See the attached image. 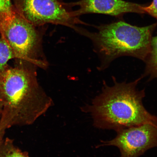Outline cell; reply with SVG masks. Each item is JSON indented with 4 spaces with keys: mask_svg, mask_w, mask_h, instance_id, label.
<instances>
[{
    "mask_svg": "<svg viewBox=\"0 0 157 157\" xmlns=\"http://www.w3.org/2000/svg\"><path fill=\"white\" fill-rule=\"evenodd\" d=\"M44 26L37 27L19 14L14 6L11 16L0 20V33L17 59L46 69L48 63L42 48Z\"/></svg>",
    "mask_w": 157,
    "mask_h": 157,
    "instance_id": "cell-4",
    "label": "cell"
},
{
    "mask_svg": "<svg viewBox=\"0 0 157 157\" xmlns=\"http://www.w3.org/2000/svg\"><path fill=\"white\" fill-rule=\"evenodd\" d=\"M2 101L1 95H0V109H1L2 108Z\"/></svg>",
    "mask_w": 157,
    "mask_h": 157,
    "instance_id": "cell-14",
    "label": "cell"
},
{
    "mask_svg": "<svg viewBox=\"0 0 157 157\" xmlns=\"http://www.w3.org/2000/svg\"><path fill=\"white\" fill-rule=\"evenodd\" d=\"M20 60L0 72V95L3 107L1 122L6 128L29 124L44 113L52 101L39 84L37 66Z\"/></svg>",
    "mask_w": 157,
    "mask_h": 157,
    "instance_id": "cell-1",
    "label": "cell"
},
{
    "mask_svg": "<svg viewBox=\"0 0 157 157\" xmlns=\"http://www.w3.org/2000/svg\"><path fill=\"white\" fill-rule=\"evenodd\" d=\"M143 9L145 13H148L157 20V0H153L150 5L143 7Z\"/></svg>",
    "mask_w": 157,
    "mask_h": 157,
    "instance_id": "cell-12",
    "label": "cell"
},
{
    "mask_svg": "<svg viewBox=\"0 0 157 157\" xmlns=\"http://www.w3.org/2000/svg\"><path fill=\"white\" fill-rule=\"evenodd\" d=\"M17 58L16 55L5 39L0 38V72L7 67V63L11 59Z\"/></svg>",
    "mask_w": 157,
    "mask_h": 157,
    "instance_id": "cell-9",
    "label": "cell"
},
{
    "mask_svg": "<svg viewBox=\"0 0 157 157\" xmlns=\"http://www.w3.org/2000/svg\"><path fill=\"white\" fill-rule=\"evenodd\" d=\"M5 128L1 124H0V143L1 142V137Z\"/></svg>",
    "mask_w": 157,
    "mask_h": 157,
    "instance_id": "cell-13",
    "label": "cell"
},
{
    "mask_svg": "<svg viewBox=\"0 0 157 157\" xmlns=\"http://www.w3.org/2000/svg\"><path fill=\"white\" fill-rule=\"evenodd\" d=\"M156 25L155 23L139 27L119 21L96 27V32L81 28L78 33L93 42L101 58L100 69L103 70L121 56H132L144 62L150 52L152 35Z\"/></svg>",
    "mask_w": 157,
    "mask_h": 157,
    "instance_id": "cell-3",
    "label": "cell"
},
{
    "mask_svg": "<svg viewBox=\"0 0 157 157\" xmlns=\"http://www.w3.org/2000/svg\"><path fill=\"white\" fill-rule=\"evenodd\" d=\"M68 4L71 8L78 7V9L72 12L74 16L76 17L92 13L115 17L129 13H145L143 9L144 6L123 0H80Z\"/></svg>",
    "mask_w": 157,
    "mask_h": 157,
    "instance_id": "cell-7",
    "label": "cell"
},
{
    "mask_svg": "<svg viewBox=\"0 0 157 157\" xmlns=\"http://www.w3.org/2000/svg\"><path fill=\"white\" fill-rule=\"evenodd\" d=\"M13 8L10 0H0V20L10 17Z\"/></svg>",
    "mask_w": 157,
    "mask_h": 157,
    "instance_id": "cell-11",
    "label": "cell"
},
{
    "mask_svg": "<svg viewBox=\"0 0 157 157\" xmlns=\"http://www.w3.org/2000/svg\"><path fill=\"white\" fill-rule=\"evenodd\" d=\"M142 78L128 83H119L113 76L111 86L104 82L101 93L90 108L96 127L117 132L143 124L157 123V116L149 113L143 105L144 89H137Z\"/></svg>",
    "mask_w": 157,
    "mask_h": 157,
    "instance_id": "cell-2",
    "label": "cell"
},
{
    "mask_svg": "<svg viewBox=\"0 0 157 157\" xmlns=\"http://www.w3.org/2000/svg\"><path fill=\"white\" fill-rule=\"evenodd\" d=\"M115 138L101 141V146L119 149V157H139L151 148L157 147V123H148L117 131Z\"/></svg>",
    "mask_w": 157,
    "mask_h": 157,
    "instance_id": "cell-6",
    "label": "cell"
},
{
    "mask_svg": "<svg viewBox=\"0 0 157 157\" xmlns=\"http://www.w3.org/2000/svg\"><path fill=\"white\" fill-rule=\"evenodd\" d=\"M144 62L146 67L143 78L148 77L149 80L157 78V36L152 37L150 52Z\"/></svg>",
    "mask_w": 157,
    "mask_h": 157,
    "instance_id": "cell-8",
    "label": "cell"
},
{
    "mask_svg": "<svg viewBox=\"0 0 157 157\" xmlns=\"http://www.w3.org/2000/svg\"><path fill=\"white\" fill-rule=\"evenodd\" d=\"M15 8L21 16L35 26L47 24L61 25L76 31L78 25H86L74 17L72 8L63 0H14Z\"/></svg>",
    "mask_w": 157,
    "mask_h": 157,
    "instance_id": "cell-5",
    "label": "cell"
},
{
    "mask_svg": "<svg viewBox=\"0 0 157 157\" xmlns=\"http://www.w3.org/2000/svg\"><path fill=\"white\" fill-rule=\"evenodd\" d=\"M0 157H29L25 153L15 147L9 139L0 143Z\"/></svg>",
    "mask_w": 157,
    "mask_h": 157,
    "instance_id": "cell-10",
    "label": "cell"
}]
</instances>
